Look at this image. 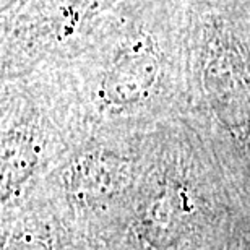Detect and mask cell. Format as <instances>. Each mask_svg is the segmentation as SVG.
Wrapping results in <instances>:
<instances>
[{
	"label": "cell",
	"instance_id": "cell-4",
	"mask_svg": "<svg viewBox=\"0 0 250 250\" xmlns=\"http://www.w3.org/2000/svg\"><path fill=\"white\" fill-rule=\"evenodd\" d=\"M109 3H111V0H75V8L80 15L89 17V15L99 12Z\"/></svg>",
	"mask_w": 250,
	"mask_h": 250
},
{
	"label": "cell",
	"instance_id": "cell-5",
	"mask_svg": "<svg viewBox=\"0 0 250 250\" xmlns=\"http://www.w3.org/2000/svg\"><path fill=\"white\" fill-rule=\"evenodd\" d=\"M5 250H47L46 246L33 237H18L8 244Z\"/></svg>",
	"mask_w": 250,
	"mask_h": 250
},
{
	"label": "cell",
	"instance_id": "cell-3",
	"mask_svg": "<svg viewBox=\"0 0 250 250\" xmlns=\"http://www.w3.org/2000/svg\"><path fill=\"white\" fill-rule=\"evenodd\" d=\"M31 135L24 132L10 133L3 142L2 154V186L3 195L18 184H21L31 174L36 164V149Z\"/></svg>",
	"mask_w": 250,
	"mask_h": 250
},
{
	"label": "cell",
	"instance_id": "cell-2",
	"mask_svg": "<svg viewBox=\"0 0 250 250\" xmlns=\"http://www.w3.org/2000/svg\"><path fill=\"white\" fill-rule=\"evenodd\" d=\"M128 181V167L114 154L94 153L80 158L70 167L67 187L75 202L94 205L121 192Z\"/></svg>",
	"mask_w": 250,
	"mask_h": 250
},
{
	"label": "cell",
	"instance_id": "cell-1",
	"mask_svg": "<svg viewBox=\"0 0 250 250\" xmlns=\"http://www.w3.org/2000/svg\"><path fill=\"white\" fill-rule=\"evenodd\" d=\"M159 72V51L148 34H133L117 49L106 78L103 98L114 106H127L148 96Z\"/></svg>",
	"mask_w": 250,
	"mask_h": 250
}]
</instances>
